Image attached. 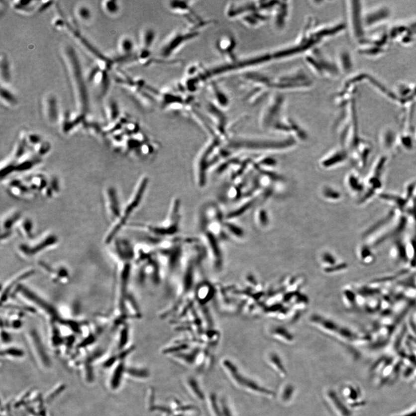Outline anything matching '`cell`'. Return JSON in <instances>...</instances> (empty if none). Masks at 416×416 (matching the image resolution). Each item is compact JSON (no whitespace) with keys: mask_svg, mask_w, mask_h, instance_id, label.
I'll use <instances>...</instances> for the list:
<instances>
[{"mask_svg":"<svg viewBox=\"0 0 416 416\" xmlns=\"http://www.w3.org/2000/svg\"><path fill=\"white\" fill-rule=\"evenodd\" d=\"M2 94H4V98L6 100H9V102H11L12 103L15 102V99H13L12 96L10 95L8 92L5 91L4 93L1 92Z\"/></svg>","mask_w":416,"mask_h":416,"instance_id":"obj_17","label":"cell"},{"mask_svg":"<svg viewBox=\"0 0 416 416\" xmlns=\"http://www.w3.org/2000/svg\"><path fill=\"white\" fill-rule=\"evenodd\" d=\"M208 84L211 98L213 99L211 102L222 110L227 109L230 104V100L227 93L215 80L210 81Z\"/></svg>","mask_w":416,"mask_h":416,"instance_id":"obj_7","label":"cell"},{"mask_svg":"<svg viewBox=\"0 0 416 416\" xmlns=\"http://www.w3.org/2000/svg\"><path fill=\"white\" fill-rule=\"evenodd\" d=\"M120 49L125 57L133 58L136 55L135 53V44L133 40L128 37L122 38L120 42Z\"/></svg>","mask_w":416,"mask_h":416,"instance_id":"obj_10","label":"cell"},{"mask_svg":"<svg viewBox=\"0 0 416 416\" xmlns=\"http://www.w3.org/2000/svg\"><path fill=\"white\" fill-rule=\"evenodd\" d=\"M107 211L113 220L116 221L120 217L122 208L120 206L119 197L115 189L109 188L106 193Z\"/></svg>","mask_w":416,"mask_h":416,"instance_id":"obj_8","label":"cell"},{"mask_svg":"<svg viewBox=\"0 0 416 416\" xmlns=\"http://www.w3.org/2000/svg\"><path fill=\"white\" fill-rule=\"evenodd\" d=\"M129 374L132 376H137L139 378H145L148 376V372L145 371L137 370V369H128Z\"/></svg>","mask_w":416,"mask_h":416,"instance_id":"obj_16","label":"cell"},{"mask_svg":"<svg viewBox=\"0 0 416 416\" xmlns=\"http://www.w3.org/2000/svg\"><path fill=\"white\" fill-rule=\"evenodd\" d=\"M79 15L82 19L88 20L91 17V13L89 8L85 6H82L79 9Z\"/></svg>","mask_w":416,"mask_h":416,"instance_id":"obj_14","label":"cell"},{"mask_svg":"<svg viewBox=\"0 0 416 416\" xmlns=\"http://www.w3.org/2000/svg\"><path fill=\"white\" fill-rule=\"evenodd\" d=\"M312 84L311 78L301 69H296L272 79V89L278 91H297L310 88Z\"/></svg>","mask_w":416,"mask_h":416,"instance_id":"obj_5","label":"cell"},{"mask_svg":"<svg viewBox=\"0 0 416 416\" xmlns=\"http://www.w3.org/2000/svg\"><path fill=\"white\" fill-rule=\"evenodd\" d=\"M214 47L224 62H231L237 58L235 55L236 40L232 34L225 33L219 36L215 42Z\"/></svg>","mask_w":416,"mask_h":416,"instance_id":"obj_6","label":"cell"},{"mask_svg":"<svg viewBox=\"0 0 416 416\" xmlns=\"http://www.w3.org/2000/svg\"><path fill=\"white\" fill-rule=\"evenodd\" d=\"M106 9L110 13H116L119 10V6L116 1H109L106 3Z\"/></svg>","mask_w":416,"mask_h":416,"instance_id":"obj_12","label":"cell"},{"mask_svg":"<svg viewBox=\"0 0 416 416\" xmlns=\"http://www.w3.org/2000/svg\"><path fill=\"white\" fill-rule=\"evenodd\" d=\"M221 138L211 137L201 150L195 162V177L197 186L203 188L207 184L208 171L211 167V156L214 150L220 146Z\"/></svg>","mask_w":416,"mask_h":416,"instance_id":"obj_3","label":"cell"},{"mask_svg":"<svg viewBox=\"0 0 416 416\" xmlns=\"http://www.w3.org/2000/svg\"><path fill=\"white\" fill-rule=\"evenodd\" d=\"M149 184V178L148 176L143 175L140 178L138 184L135 189V191L131 197L130 200L122 208L120 217L119 220L116 221L112 231H110L109 238L112 239L114 235H115L123 227V226L127 223V220L134 213L135 211L138 209L144 198L147 189Z\"/></svg>","mask_w":416,"mask_h":416,"instance_id":"obj_2","label":"cell"},{"mask_svg":"<svg viewBox=\"0 0 416 416\" xmlns=\"http://www.w3.org/2000/svg\"><path fill=\"white\" fill-rule=\"evenodd\" d=\"M156 31L151 27H143L139 34V49L141 51L152 52L157 40Z\"/></svg>","mask_w":416,"mask_h":416,"instance_id":"obj_9","label":"cell"},{"mask_svg":"<svg viewBox=\"0 0 416 416\" xmlns=\"http://www.w3.org/2000/svg\"><path fill=\"white\" fill-rule=\"evenodd\" d=\"M306 60L311 70L318 76L328 78L339 76L340 69L338 64L333 63L320 50L311 49L307 52Z\"/></svg>","mask_w":416,"mask_h":416,"instance_id":"obj_4","label":"cell"},{"mask_svg":"<svg viewBox=\"0 0 416 416\" xmlns=\"http://www.w3.org/2000/svg\"><path fill=\"white\" fill-rule=\"evenodd\" d=\"M123 372L124 365L120 363L117 365L115 370L113 372L112 377H110L109 381L110 389L116 390L119 386Z\"/></svg>","mask_w":416,"mask_h":416,"instance_id":"obj_11","label":"cell"},{"mask_svg":"<svg viewBox=\"0 0 416 416\" xmlns=\"http://www.w3.org/2000/svg\"><path fill=\"white\" fill-rule=\"evenodd\" d=\"M49 117L52 120L56 119L57 117V110L56 105V102L54 100H51L49 102Z\"/></svg>","mask_w":416,"mask_h":416,"instance_id":"obj_13","label":"cell"},{"mask_svg":"<svg viewBox=\"0 0 416 416\" xmlns=\"http://www.w3.org/2000/svg\"><path fill=\"white\" fill-rule=\"evenodd\" d=\"M201 31L187 29H178L172 32L164 39L159 49V57L167 63L173 62V57L189 43L200 35Z\"/></svg>","mask_w":416,"mask_h":416,"instance_id":"obj_1","label":"cell"},{"mask_svg":"<svg viewBox=\"0 0 416 416\" xmlns=\"http://www.w3.org/2000/svg\"><path fill=\"white\" fill-rule=\"evenodd\" d=\"M4 355L5 356H9L12 357H23V353L21 351L18 349H8L4 351Z\"/></svg>","mask_w":416,"mask_h":416,"instance_id":"obj_15","label":"cell"}]
</instances>
